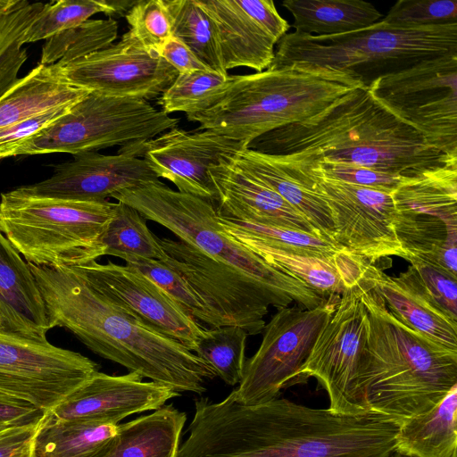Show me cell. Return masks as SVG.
Instances as JSON below:
<instances>
[{
	"mask_svg": "<svg viewBox=\"0 0 457 457\" xmlns=\"http://www.w3.org/2000/svg\"><path fill=\"white\" fill-rule=\"evenodd\" d=\"M186 420V414L170 404L118 424L113 443L104 457H176Z\"/></svg>",
	"mask_w": 457,
	"mask_h": 457,
	"instance_id": "f1b7e54d",
	"label": "cell"
},
{
	"mask_svg": "<svg viewBox=\"0 0 457 457\" xmlns=\"http://www.w3.org/2000/svg\"><path fill=\"white\" fill-rule=\"evenodd\" d=\"M217 29L225 70L248 67L257 72L273 62L274 46L290 25L271 0H197Z\"/></svg>",
	"mask_w": 457,
	"mask_h": 457,
	"instance_id": "d6986e66",
	"label": "cell"
},
{
	"mask_svg": "<svg viewBox=\"0 0 457 457\" xmlns=\"http://www.w3.org/2000/svg\"><path fill=\"white\" fill-rule=\"evenodd\" d=\"M37 425L10 428L1 431L0 457H31Z\"/></svg>",
	"mask_w": 457,
	"mask_h": 457,
	"instance_id": "681fc988",
	"label": "cell"
},
{
	"mask_svg": "<svg viewBox=\"0 0 457 457\" xmlns=\"http://www.w3.org/2000/svg\"><path fill=\"white\" fill-rule=\"evenodd\" d=\"M0 327L36 339L51 329L44 300L27 262L0 231Z\"/></svg>",
	"mask_w": 457,
	"mask_h": 457,
	"instance_id": "d4e9b609",
	"label": "cell"
},
{
	"mask_svg": "<svg viewBox=\"0 0 457 457\" xmlns=\"http://www.w3.org/2000/svg\"><path fill=\"white\" fill-rule=\"evenodd\" d=\"M74 267L113 304L195 353L205 328L142 272L112 262Z\"/></svg>",
	"mask_w": 457,
	"mask_h": 457,
	"instance_id": "ac0fdd59",
	"label": "cell"
},
{
	"mask_svg": "<svg viewBox=\"0 0 457 457\" xmlns=\"http://www.w3.org/2000/svg\"><path fill=\"white\" fill-rule=\"evenodd\" d=\"M285 157L307 168L312 173L319 177L390 194L395 191L403 178L359 165L333 162L325 160L308 162L293 159L288 156Z\"/></svg>",
	"mask_w": 457,
	"mask_h": 457,
	"instance_id": "f6af8a7d",
	"label": "cell"
},
{
	"mask_svg": "<svg viewBox=\"0 0 457 457\" xmlns=\"http://www.w3.org/2000/svg\"><path fill=\"white\" fill-rule=\"evenodd\" d=\"M231 157L239 167L299 212L321 237L335 241L331 211L317 176L307 168L282 155H270L250 149L241 150Z\"/></svg>",
	"mask_w": 457,
	"mask_h": 457,
	"instance_id": "603a6c76",
	"label": "cell"
},
{
	"mask_svg": "<svg viewBox=\"0 0 457 457\" xmlns=\"http://www.w3.org/2000/svg\"><path fill=\"white\" fill-rule=\"evenodd\" d=\"M118 257L151 279L197 322L209 325L211 328L222 327L195 290L173 269L159 261L132 254Z\"/></svg>",
	"mask_w": 457,
	"mask_h": 457,
	"instance_id": "b9f144b4",
	"label": "cell"
},
{
	"mask_svg": "<svg viewBox=\"0 0 457 457\" xmlns=\"http://www.w3.org/2000/svg\"><path fill=\"white\" fill-rule=\"evenodd\" d=\"M394 226L405 260H420L457 276V228L433 216L399 212Z\"/></svg>",
	"mask_w": 457,
	"mask_h": 457,
	"instance_id": "d6a6232c",
	"label": "cell"
},
{
	"mask_svg": "<svg viewBox=\"0 0 457 457\" xmlns=\"http://www.w3.org/2000/svg\"><path fill=\"white\" fill-rule=\"evenodd\" d=\"M104 255L132 254L163 262L167 254L145 218L133 207L115 203L114 213L102 238Z\"/></svg>",
	"mask_w": 457,
	"mask_h": 457,
	"instance_id": "8d00e7d4",
	"label": "cell"
},
{
	"mask_svg": "<svg viewBox=\"0 0 457 457\" xmlns=\"http://www.w3.org/2000/svg\"><path fill=\"white\" fill-rule=\"evenodd\" d=\"M125 18L132 35L145 47L161 54L171 37L170 18L164 0L137 1Z\"/></svg>",
	"mask_w": 457,
	"mask_h": 457,
	"instance_id": "ee69618b",
	"label": "cell"
},
{
	"mask_svg": "<svg viewBox=\"0 0 457 457\" xmlns=\"http://www.w3.org/2000/svg\"><path fill=\"white\" fill-rule=\"evenodd\" d=\"M220 228L230 237L251 238L284 251L318 257H333L346 251L333 240L296 229L263 226L253 222L217 217Z\"/></svg>",
	"mask_w": 457,
	"mask_h": 457,
	"instance_id": "d590c367",
	"label": "cell"
},
{
	"mask_svg": "<svg viewBox=\"0 0 457 457\" xmlns=\"http://www.w3.org/2000/svg\"><path fill=\"white\" fill-rule=\"evenodd\" d=\"M112 197L133 207L145 220L168 228L213 261L250 278L277 309L295 302L310 310L328 301L223 232L215 205L210 201L175 191L161 181L126 189Z\"/></svg>",
	"mask_w": 457,
	"mask_h": 457,
	"instance_id": "52a82bcc",
	"label": "cell"
},
{
	"mask_svg": "<svg viewBox=\"0 0 457 457\" xmlns=\"http://www.w3.org/2000/svg\"><path fill=\"white\" fill-rule=\"evenodd\" d=\"M360 87L363 86L344 75L268 68L234 75L214 105L187 117L199 123V130L249 144L269 131L321 112Z\"/></svg>",
	"mask_w": 457,
	"mask_h": 457,
	"instance_id": "8992f818",
	"label": "cell"
},
{
	"mask_svg": "<svg viewBox=\"0 0 457 457\" xmlns=\"http://www.w3.org/2000/svg\"><path fill=\"white\" fill-rule=\"evenodd\" d=\"M282 5L293 15L295 32L312 36L352 32L382 17L373 4L361 0H286Z\"/></svg>",
	"mask_w": 457,
	"mask_h": 457,
	"instance_id": "1f68e13d",
	"label": "cell"
},
{
	"mask_svg": "<svg viewBox=\"0 0 457 457\" xmlns=\"http://www.w3.org/2000/svg\"><path fill=\"white\" fill-rule=\"evenodd\" d=\"M118 425L91 420H60L46 411L37 425L31 457H104Z\"/></svg>",
	"mask_w": 457,
	"mask_h": 457,
	"instance_id": "83f0119b",
	"label": "cell"
},
{
	"mask_svg": "<svg viewBox=\"0 0 457 457\" xmlns=\"http://www.w3.org/2000/svg\"><path fill=\"white\" fill-rule=\"evenodd\" d=\"M98 371L79 353L0 328V393L46 411Z\"/></svg>",
	"mask_w": 457,
	"mask_h": 457,
	"instance_id": "4fadbf2b",
	"label": "cell"
},
{
	"mask_svg": "<svg viewBox=\"0 0 457 457\" xmlns=\"http://www.w3.org/2000/svg\"><path fill=\"white\" fill-rule=\"evenodd\" d=\"M391 457H415V456H412V455H409V454H404V453H399V452H395Z\"/></svg>",
	"mask_w": 457,
	"mask_h": 457,
	"instance_id": "816d5d0a",
	"label": "cell"
},
{
	"mask_svg": "<svg viewBox=\"0 0 457 457\" xmlns=\"http://www.w3.org/2000/svg\"><path fill=\"white\" fill-rule=\"evenodd\" d=\"M365 271L397 320L430 340L457 351V320L433 298L411 265L396 277L386 275L371 262Z\"/></svg>",
	"mask_w": 457,
	"mask_h": 457,
	"instance_id": "cb8c5ba5",
	"label": "cell"
},
{
	"mask_svg": "<svg viewBox=\"0 0 457 457\" xmlns=\"http://www.w3.org/2000/svg\"><path fill=\"white\" fill-rule=\"evenodd\" d=\"M210 177L216 191L214 204H217L215 208L219 215L320 237L299 212L239 167L231 155L221 158L217 165L212 166Z\"/></svg>",
	"mask_w": 457,
	"mask_h": 457,
	"instance_id": "7402d4cb",
	"label": "cell"
},
{
	"mask_svg": "<svg viewBox=\"0 0 457 457\" xmlns=\"http://www.w3.org/2000/svg\"><path fill=\"white\" fill-rule=\"evenodd\" d=\"M395 451L415 457H457V386L430 411L400 422Z\"/></svg>",
	"mask_w": 457,
	"mask_h": 457,
	"instance_id": "4dcf8cb0",
	"label": "cell"
},
{
	"mask_svg": "<svg viewBox=\"0 0 457 457\" xmlns=\"http://www.w3.org/2000/svg\"><path fill=\"white\" fill-rule=\"evenodd\" d=\"M391 195L397 212L433 216L457 228V162L403 177Z\"/></svg>",
	"mask_w": 457,
	"mask_h": 457,
	"instance_id": "f546056e",
	"label": "cell"
},
{
	"mask_svg": "<svg viewBox=\"0 0 457 457\" xmlns=\"http://www.w3.org/2000/svg\"><path fill=\"white\" fill-rule=\"evenodd\" d=\"M368 89L379 105L428 144L457 156V54L427 59L379 77Z\"/></svg>",
	"mask_w": 457,
	"mask_h": 457,
	"instance_id": "30bf717a",
	"label": "cell"
},
{
	"mask_svg": "<svg viewBox=\"0 0 457 457\" xmlns=\"http://www.w3.org/2000/svg\"><path fill=\"white\" fill-rule=\"evenodd\" d=\"M338 300L330 298L310 310L298 306L278 309L262 330L258 350L245 361L239 386L232 391L239 403L251 406L273 400L300 378Z\"/></svg>",
	"mask_w": 457,
	"mask_h": 457,
	"instance_id": "8fae6325",
	"label": "cell"
},
{
	"mask_svg": "<svg viewBox=\"0 0 457 457\" xmlns=\"http://www.w3.org/2000/svg\"><path fill=\"white\" fill-rule=\"evenodd\" d=\"M247 336L238 326L205 328L195 353L227 385L235 386L243 378Z\"/></svg>",
	"mask_w": 457,
	"mask_h": 457,
	"instance_id": "ab89813d",
	"label": "cell"
},
{
	"mask_svg": "<svg viewBox=\"0 0 457 457\" xmlns=\"http://www.w3.org/2000/svg\"><path fill=\"white\" fill-rule=\"evenodd\" d=\"M247 145L208 129L188 132L175 127L149 140L123 146L120 152L142 157L158 178L170 180L179 192L214 204L216 191L210 169L221 158L246 149Z\"/></svg>",
	"mask_w": 457,
	"mask_h": 457,
	"instance_id": "2e32d148",
	"label": "cell"
},
{
	"mask_svg": "<svg viewBox=\"0 0 457 457\" xmlns=\"http://www.w3.org/2000/svg\"><path fill=\"white\" fill-rule=\"evenodd\" d=\"M1 328V327H0Z\"/></svg>",
	"mask_w": 457,
	"mask_h": 457,
	"instance_id": "db71d44e",
	"label": "cell"
},
{
	"mask_svg": "<svg viewBox=\"0 0 457 457\" xmlns=\"http://www.w3.org/2000/svg\"><path fill=\"white\" fill-rule=\"evenodd\" d=\"M73 156L54 166L50 178L16 189L35 197L104 201L120 191L160 181L145 160L128 153L87 152Z\"/></svg>",
	"mask_w": 457,
	"mask_h": 457,
	"instance_id": "ffe728a7",
	"label": "cell"
},
{
	"mask_svg": "<svg viewBox=\"0 0 457 457\" xmlns=\"http://www.w3.org/2000/svg\"><path fill=\"white\" fill-rule=\"evenodd\" d=\"M317 178L332 213L336 242L371 263L391 255L404 259L395 230L397 212L390 193Z\"/></svg>",
	"mask_w": 457,
	"mask_h": 457,
	"instance_id": "e0dca14e",
	"label": "cell"
},
{
	"mask_svg": "<svg viewBox=\"0 0 457 457\" xmlns=\"http://www.w3.org/2000/svg\"><path fill=\"white\" fill-rule=\"evenodd\" d=\"M55 64L62 78L74 87L146 101L162 94L179 75L158 51L145 47L129 30L104 49Z\"/></svg>",
	"mask_w": 457,
	"mask_h": 457,
	"instance_id": "9a60e30c",
	"label": "cell"
},
{
	"mask_svg": "<svg viewBox=\"0 0 457 457\" xmlns=\"http://www.w3.org/2000/svg\"><path fill=\"white\" fill-rule=\"evenodd\" d=\"M400 422L365 412L345 415L285 398L239 403L195 402L189 435L176 457H391Z\"/></svg>",
	"mask_w": 457,
	"mask_h": 457,
	"instance_id": "6da1fadb",
	"label": "cell"
},
{
	"mask_svg": "<svg viewBox=\"0 0 457 457\" xmlns=\"http://www.w3.org/2000/svg\"><path fill=\"white\" fill-rule=\"evenodd\" d=\"M115 203L35 197L16 188L0 199V231L28 263L77 266L104 255Z\"/></svg>",
	"mask_w": 457,
	"mask_h": 457,
	"instance_id": "ba28073f",
	"label": "cell"
},
{
	"mask_svg": "<svg viewBox=\"0 0 457 457\" xmlns=\"http://www.w3.org/2000/svg\"><path fill=\"white\" fill-rule=\"evenodd\" d=\"M7 428H5V427H1V426H0V432H1V431H3V430H5V429H7Z\"/></svg>",
	"mask_w": 457,
	"mask_h": 457,
	"instance_id": "f5cc1de1",
	"label": "cell"
},
{
	"mask_svg": "<svg viewBox=\"0 0 457 457\" xmlns=\"http://www.w3.org/2000/svg\"><path fill=\"white\" fill-rule=\"evenodd\" d=\"M269 68L344 75L368 87L379 77L434 57L457 54V22L397 28L373 25L333 36L286 34Z\"/></svg>",
	"mask_w": 457,
	"mask_h": 457,
	"instance_id": "5b68a950",
	"label": "cell"
},
{
	"mask_svg": "<svg viewBox=\"0 0 457 457\" xmlns=\"http://www.w3.org/2000/svg\"><path fill=\"white\" fill-rule=\"evenodd\" d=\"M233 79L234 75L208 70L179 74L160 97L162 111L166 114L183 112L187 115L203 112L222 97Z\"/></svg>",
	"mask_w": 457,
	"mask_h": 457,
	"instance_id": "f35d334b",
	"label": "cell"
},
{
	"mask_svg": "<svg viewBox=\"0 0 457 457\" xmlns=\"http://www.w3.org/2000/svg\"><path fill=\"white\" fill-rule=\"evenodd\" d=\"M367 325L360 278L340 295L300 372V378H317L327 391L330 401L328 409L334 412L345 415L369 412L361 384Z\"/></svg>",
	"mask_w": 457,
	"mask_h": 457,
	"instance_id": "7c38bea8",
	"label": "cell"
},
{
	"mask_svg": "<svg viewBox=\"0 0 457 457\" xmlns=\"http://www.w3.org/2000/svg\"><path fill=\"white\" fill-rule=\"evenodd\" d=\"M89 92L68 83L55 63H39L0 97V130L50 110L74 105Z\"/></svg>",
	"mask_w": 457,
	"mask_h": 457,
	"instance_id": "4316f807",
	"label": "cell"
},
{
	"mask_svg": "<svg viewBox=\"0 0 457 457\" xmlns=\"http://www.w3.org/2000/svg\"><path fill=\"white\" fill-rule=\"evenodd\" d=\"M51 328L71 332L96 354L182 393L202 395L213 369L180 342L156 331L98 293L74 267L28 263Z\"/></svg>",
	"mask_w": 457,
	"mask_h": 457,
	"instance_id": "7a4b0ae2",
	"label": "cell"
},
{
	"mask_svg": "<svg viewBox=\"0 0 457 457\" xmlns=\"http://www.w3.org/2000/svg\"><path fill=\"white\" fill-rule=\"evenodd\" d=\"M161 55L179 74L208 70L182 41L172 36L163 45Z\"/></svg>",
	"mask_w": 457,
	"mask_h": 457,
	"instance_id": "f907efd6",
	"label": "cell"
},
{
	"mask_svg": "<svg viewBox=\"0 0 457 457\" xmlns=\"http://www.w3.org/2000/svg\"><path fill=\"white\" fill-rule=\"evenodd\" d=\"M361 286L368 318L361 384L368 411L401 422L430 411L457 386V351L397 320L365 269Z\"/></svg>",
	"mask_w": 457,
	"mask_h": 457,
	"instance_id": "277c9868",
	"label": "cell"
},
{
	"mask_svg": "<svg viewBox=\"0 0 457 457\" xmlns=\"http://www.w3.org/2000/svg\"><path fill=\"white\" fill-rule=\"evenodd\" d=\"M179 119L146 100L90 91L63 116L23 141L12 156L50 153L73 155L141 143L173 129Z\"/></svg>",
	"mask_w": 457,
	"mask_h": 457,
	"instance_id": "9c48e42d",
	"label": "cell"
},
{
	"mask_svg": "<svg viewBox=\"0 0 457 457\" xmlns=\"http://www.w3.org/2000/svg\"><path fill=\"white\" fill-rule=\"evenodd\" d=\"M46 3L27 0H0V97L18 80L28 59L23 36Z\"/></svg>",
	"mask_w": 457,
	"mask_h": 457,
	"instance_id": "e575fe53",
	"label": "cell"
},
{
	"mask_svg": "<svg viewBox=\"0 0 457 457\" xmlns=\"http://www.w3.org/2000/svg\"><path fill=\"white\" fill-rule=\"evenodd\" d=\"M118 37V22L112 18L88 20L46 40L40 64H65L111 46Z\"/></svg>",
	"mask_w": 457,
	"mask_h": 457,
	"instance_id": "74e56055",
	"label": "cell"
},
{
	"mask_svg": "<svg viewBox=\"0 0 457 457\" xmlns=\"http://www.w3.org/2000/svg\"><path fill=\"white\" fill-rule=\"evenodd\" d=\"M72 106L55 108L0 130V159L12 156L23 141L63 116Z\"/></svg>",
	"mask_w": 457,
	"mask_h": 457,
	"instance_id": "7dc6e473",
	"label": "cell"
},
{
	"mask_svg": "<svg viewBox=\"0 0 457 457\" xmlns=\"http://www.w3.org/2000/svg\"><path fill=\"white\" fill-rule=\"evenodd\" d=\"M247 149L302 161L325 160L413 177L457 162L379 105L368 87L349 92L321 112L269 131Z\"/></svg>",
	"mask_w": 457,
	"mask_h": 457,
	"instance_id": "3957f363",
	"label": "cell"
},
{
	"mask_svg": "<svg viewBox=\"0 0 457 457\" xmlns=\"http://www.w3.org/2000/svg\"><path fill=\"white\" fill-rule=\"evenodd\" d=\"M230 237L270 265L297 278L325 299L339 298L346 287L357 283L370 262L349 252L324 258L284 251L244 237Z\"/></svg>",
	"mask_w": 457,
	"mask_h": 457,
	"instance_id": "484cf974",
	"label": "cell"
},
{
	"mask_svg": "<svg viewBox=\"0 0 457 457\" xmlns=\"http://www.w3.org/2000/svg\"><path fill=\"white\" fill-rule=\"evenodd\" d=\"M99 12L112 17V8L108 0H60L46 3L25 31L22 43L46 40L82 24Z\"/></svg>",
	"mask_w": 457,
	"mask_h": 457,
	"instance_id": "60d3db41",
	"label": "cell"
},
{
	"mask_svg": "<svg viewBox=\"0 0 457 457\" xmlns=\"http://www.w3.org/2000/svg\"><path fill=\"white\" fill-rule=\"evenodd\" d=\"M410 262L433 298L457 320V276L420 260L414 259Z\"/></svg>",
	"mask_w": 457,
	"mask_h": 457,
	"instance_id": "bcb514c9",
	"label": "cell"
},
{
	"mask_svg": "<svg viewBox=\"0 0 457 457\" xmlns=\"http://www.w3.org/2000/svg\"><path fill=\"white\" fill-rule=\"evenodd\" d=\"M171 36L182 41L210 71L228 75L222 62L217 29L197 0H164Z\"/></svg>",
	"mask_w": 457,
	"mask_h": 457,
	"instance_id": "836d02e7",
	"label": "cell"
},
{
	"mask_svg": "<svg viewBox=\"0 0 457 457\" xmlns=\"http://www.w3.org/2000/svg\"><path fill=\"white\" fill-rule=\"evenodd\" d=\"M159 242L167 254L161 262L186 280L221 326H238L248 335L263 330L272 303L258 285L181 240Z\"/></svg>",
	"mask_w": 457,
	"mask_h": 457,
	"instance_id": "5bb4252c",
	"label": "cell"
},
{
	"mask_svg": "<svg viewBox=\"0 0 457 457\" xmlns=\"http://www.w3.org/2000/svg\"><path fill=\"white\" fill-rule=\"evenodd\" d=\"M397 28L457 22L456 0H399L382 20Z\"/></svg>",
	"mask_w": 457,
	"mask_h": 457,
	"instance_id": "7bdbcfd3",
	"label": "cell"
},
{
	"mask_svg": "<svg viewBox=\"0 0 457 457\" xmlns=\"http://www.w3.org/2000/svg\"><path fill=\"white\" fill-rule=\"evenodd\" d=\"M46 411L32 403L0 393V426L17 428L37 425Z\"/></svg>",
	"mask_w": 457,
	"mask_h": 457,
	"instance_id": "c3c4849f",
	"label": "cell"
},
{
	"mask_svg": "<svg viewBox=\"0 0 457 457\" xmlns=\"http://www.w3.org/2000/svg\"><path fill=\"white\" fill-rule=\"evenodd\" d=\"M137 372L114 376L96 371L48 411L60 420H91L118 425L126 417L155 411L179 393Z\"/></svg>",
	"mask_w": 457,
	"mask_h": 457,
	"instance_id": "44dd1931",
	"label": "cell"
}]
</instances>
